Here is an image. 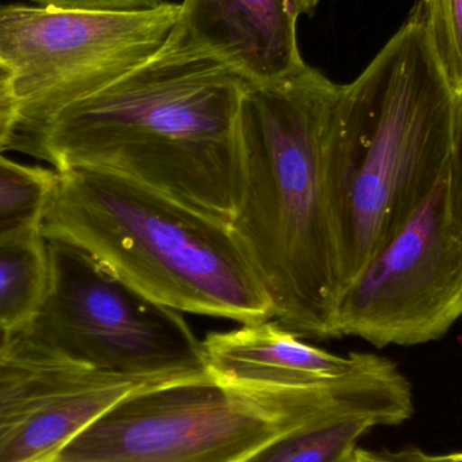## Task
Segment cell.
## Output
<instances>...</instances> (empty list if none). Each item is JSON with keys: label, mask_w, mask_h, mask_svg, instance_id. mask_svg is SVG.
Here are the masks:
<instances>
[{"label": "cell", "mask_w": 462, "mask_h": 462, "mask_svg": "<svg viewBox=\"0 0 462 462\" xmlns=\"http://www.w3.org/2000/svg\"><path fill=\"white\" fill-rule=\"evenodd\" d=\"M202 346L214 380L255 390H326L363 374L376 358L369 353L333 355L271 319L214 331Z\"/></svg>", "instance_id": "cell-11"}, {"label": "cell", "mask_w": 462, "mask_h": 462, "mask_svg": "<svg viewBox=\"0 0 462 462\" xmlns=\"http://www.w3.org/2000/svg\"><path fill=\"white\" fill-rule=\"evenodd\" d=\"M346 462H391L385 453H374L357 448Z\"/></svg>", "instance_id": "cell-19"}, {"label": "cell", "mask_w": 462, "mask_h": 462, "mask_svg": "<svg viewBox=\"0 0 462 462\" xmlns=\"http://www.w3.org/2000/svg\"><path fill=\"white\" fill-rule=\"evenodd\" d=\"M32 2L42 7L110 14L146 13L168 3L167 0H32Z\"/></svg>", "instance_id": "cell-16"}, {"label": "cell", "mask_w": 462, "mask_h": 462, "mask_svg": "<svg viewBox=\"0 0 462 462\" xmlns=\"http://www.w3.org/2000/svg\"><path fill=\"white\" fill-rule=\"evenodd\" d=\"M56 184V170L0 153V236L41 226Z\"/></svg>", "instance_id": "cell-14"}, {"label": "cell", "mask_w": 462, "mask_h": 462, "mask_svg": "<svg viewBox=\"0 0 462 462\" xmlns=\"http://www.w3.org/2000/svg\"><path fill=\"white\" fill-rule=\"evenodd\" d=\"M18 126V105L13 88V75L0 61V153L11 149Z\"/></svg>", "instance_id": "cell-18"}, {"label": "cell", "mask_w": 462, "mask_h": 462, "mask_svg": "<svg viewBox=\"0 0 462 462\" xmlns=\"http://www.w3.org/2000/svg\"><path fill=\"white\" fill-rule=\"evenodd\" d=\"M97 368L27 326L0 336V462L54 460L133 393L154 385Z\"/></svg>", "instance_id": "cell-9"}, {"label": "cell", "mask_w": 462, "mask_h": 462, "mask_svg": "<svg viewBox=\"0 0 462 462\" xmlns=\"http://www.w3.org/2000/svg\"><path fill=\"white\" fill-rule=\"evenodd\" d=\"M448 202L450 217L462 241V97H457L455 143L448 167Z\"/></svg>", "instance_id": "cell-17"}, {"label": "cell", "mask_w": 462, "mask_h": 462, "mask_svg": "<svg viewBox=\"0 0 462 462\" xmlns=\"http://www.w3.org/2000/svg\"><path fill=\"white\" fill-rule=\"evenodd\" d=\"M246 84L222 62L164 42L54 116L24 153L53 170L116 173L230 224L241 192Z\"/></svg>", "instance_id": "cell-2"}, {"label": "cell", "mask_w": 462, "mask_h": 462, "mask_svg": "<svg viewBox=\"0 0 462 462\" xmlns=\"http://www.w3.org/2000/svg\"><path fill=\"white\" fill-rule=\"evenodd\" d=\"M376 426L387 423L369 412L328 415L282 434L242 462H346Z\"/></svg>", "instance_id": "cell-13"}, {"label": "cell", "mask_w": 462, "mask_h": 462, "mask_svg": "<svg viewBox=\"0 0 462 462\" xmlns=\"http://www.w3.org/2000/svg\"><path fill=\"white\" fill-rule=\"evenodd\" d=\"M387 380L366 371L326 390H255L213 377L133 393L84 429L59 462H242L312 420L369 412L390 418Z\"/></svg>", "instance_id": "cell-5"}, {"label": "cell", "mask_w": 462, "mask_h": 462, "mask_svg": "<svg viewBox=\"0 0 462 462\" xmlns=\"http://www.w3.org/2000/svg\"><path fill=\"white\" fill-rule=\"evenodd\" d=\"M41 231L176 311L241 325L273 319L271 299L229 224L116 173L56 170Z\"/></svg>", "instance_id": "cell-4"}, {"label": "cell", "mask_w": 462, "mask_h": 462, "mask_svg": "<svg viewBox=\"0 0 462 462\" xmlns=\"http://www.w3.org/2000/svg\"><path fill=\"white\" fill-rule=\"evenodd\" d=\"M48 280V241L41 226L0 236V336L32 325Z\"/></svg>", "instance_id": "cell-12"}, {"label": "cell", "mask_w": 462, "mask_h": 462, "mask_svg": "<svg viewBox=\"0 0 462 462\" xmlns=\"http://www.w3.org/2000/svg\"><path fill=\"white\" fill-rule=\"evenodd\" d=\"M411 15L425 27L456 97H462V0H417Z\"/></svg>", "instance_id": "cell-15"}, {"label": "cell", "mask_w": 462, "mask_h": 462, "mask_svg": "<svg viewBox=\"0 0 462 462\" xmlns=\"http://www.w3.org/2000/svg\"><path fill=\"white\" fill-rule=\"evenodd\" d=\"M45 462H59V461H57L56 458H54V460L45 461Z\"/></svg>", "instance_id": "cell-21"}, {"label": "cell", "mask_w": 462, "mask_h": 462, "mask_svg": "<svg viewBox=\"0 0 462 462\" xmlns=\"http://www.w3.org/2000/svg\"><path fill=\"white\" fill-rule=\"evenodd\" d=\"M179 14L180 3L170 2L135 14L0 5V61L18 105L10 151L24 153L62 110L148 61Z\"/></svg>", "instance_id": "cell-6"}, {"label": "cell", "mask_w": 462, "mask_h": 462, "mask_svg": "<svg viewBox=\"0 0 462 462\" xmlns=\"http://www.w3.org/2000/svg\"><path fill=\"white\" fill-rule=\"evenodd\" d=\"M46 241L48 288L34 330L121 376L154 383L210 376L202 341L183 312L146 298L83 250Z\"/></svg>", "instance_id": "cell-7"}, {"label": "cell", "mask_w": 462, "mask_h": 462, "mask_svg": "<svg viewBox=\"0 0 462 462\" xmlns=\"http://www.w3.org/2000/svg\"><path fill=\"white\" fill-rule=\"evenodd\" d=\"M456 119L457 97L412 15L352 83L341 84L328 175L344 288L447 175Z\"/></svg>", "instance_id": "cell-3"}, {"label": "cell", "mask_w": 462, "mask_h": 462, "mask_svg": "<svg viewBox=\"0 0 462 462\" xmlns=\"http://www.w3.org/2000/svg\"><path fill=\"white\" fill-rule=\"evenodd\" d=\"M462 317V241L448 172L422 208L377 250L339 296L337 338L376 347L439 341Z\"/></svg>", "instance_id": "cell-8"}, {"label": "cell", "mask_w": 462, "mask_h": 462, "mask_svg": "<svg viewBox=\"0 0 462 462\" xmlns=\"http://www.w3.org/2000/svg\"><path fill=\"white\" fill-rule=\"evenodd\" d=\"M293 0H183L165 45L229 67L247 83L276 80L304 64Z\"/></svg>", "instance_id": "cell-10"}, {"label": "cell", "mask_w": 462, "mask_h": 462, "mask_svg": "<svg viewBox=\"0 0 462 462\" xmlns=\"http://www.w3.org/2000/svg\"><path fill=\"white\" fill-rule=\"evenodd\" d=\"M339 88L304 62L276 80L247 83L242 99L241 192L229 225L273 319L300 339L337 338L344 282L328 141Z\"/></svg>", "instance_id": "cell-1"}, {"label": "cell", "mask_w": 462, "mask_h": 462, "mask_svg": "<svg viewBox=\"0 0 462 462\" xmlns=\"http://www.w3.org/2000/svg\"><path fill=\"white\" fill-rule=\"evenodd\" d=\"M385 456H387V455H385ZM388 460H390V458H388Z\"/></svg>", "instance_id": "cell-22"}, {"label": "cell", "mask_w": 462, "mask_h": 462, "mask_svg": "<svg viewBox=\"0 0 462 462\" xmlns=\"http://www.w3.org/2000/svg\"><path fill=\"white\" fill-rule=\"evenodd\" d=\"M300 15H314L320 0H293Z\"/></svg>", "instance_id": "cell-20"}]
</instances>
